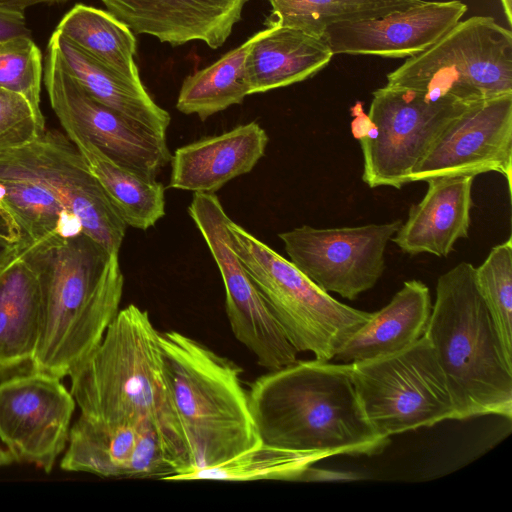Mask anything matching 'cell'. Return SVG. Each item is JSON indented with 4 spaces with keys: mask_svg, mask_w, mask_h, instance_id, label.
<instances>
[{
    "mask_svg": "<svg viewBox=\"0 0 512 512\" xmlns=\"http://www.w3.org/2000/svg\"><path fill=\"white\" fill-rule=\"evenodd\" d=\"M40 289V330L31 370L69 376L99 345L119 312L124 276L119 253L85 233L20 250Z\"/></svg>",
    "mask_w": 512,
    "mask_h": 512,
    "instance_id": "cell-1",
    "label": "cell"
},
{
    "mask_svg": "<svg viewBox=\"0 0 512 512\" xmlns=\"http://www.w3.org/2000/svg\"><path fill=\"white\" fill-rule=\"evenodd\" d=\"M160 332L149 313L120 309L93 352L69 375L81 415L112 424L153 425L178 468L193 462L164 374Z\"/></svg>",
    "mask_w": 512,
    "mask_h": 512,
    "instance_id": "cell-2",
    "label": "cell"
},
{
    "mask_svg": "<svg viewBox=\"0 0 512 512\" xmlns=\"http://www.w3.org/2000/svg\"><path fill=\"white\" fill-rule=\"evenodd\" d=\"M261 443L325 458L382 453L390 438L368 422L350 363L297 361L258 377L248 391Z\"/></svg>",
    "mask_w": 512,
    "mask_h": 512,
    "instance_id": "cell-3",
    "label": "cell"
},
{
    "mask_svg": "<svg viewBox=\"0 0 512 512\" xmlns=\"http://www.w3.org/2000/svg\"><path fill=\"white\" fill-rule=\"evenodd\" d=\"M424 336L444 374L457 420L512 418V358L478 290L475 267L460 262L438 277Z\"/></svg>",
    "mask_w": 512,
    "mask_h": 512,
    "instance_id": "cell-4",
    "label": "cell"
},
{
    "mask_svg": "<svg viewBox=\"0 0 512 512\" xmlns=\"http://www.w3.org/2000/svg\"><path fill=\"white\" fill-rule=\"evenodd\" d=\"M159 345L193 469L221 464L261 443L239 366L179 331L160 332Z\"/></svg>",
    "mask_w": 512,
    "mask_h": 512,
    "instance_id": "cell-5",
    "label": "cell"
},
{
    "mask_svg": "<svg viewBox=\"0 0 512 512\" xmlns=\"http://www.w3.org/2000/svg\"><path fill=\"white\" fill-rule=\"evenodd\" d=\"M231 245L286 337L298 352L328 362L372 312L322 290L290 260L229 219Z\"/></svg>",
    "mask_w": 512,
    "mask_h": 512,
    "instance_id": "cell-6",
    "label": "cell"
},
{
    "mask_svg": "<svg viewBox=\"0 0 512 512\" xmlns=\"http://www.w3.org/2000/svg\"><path fill=\"white\" fill-rule=\"evenodd\" d=\"M386 85L464 105L512 94V33L489 16L459 21L390 72Z\"/></svg>",
    "mask_w": 512,
    "mask_h": 512,
    "instance_id": "cell-7",
    "label": "cell"
},
{
    "mask_svg": "<svg viewBox=\"0 0 512 512\" xmlns=\"http://www.w3.org/2000/svg\"><path fill=\"white\" fill-rule=\"evenodd\" d=\"M467 106L389 85L373 92L368 114L358 102L351 131L363 155V182L396 189L410 183L432 144Z\"/></svg>",
    "mask_w": 512,
    "mask_h": 512,
    "instance_id": "cell-8",
    "label": "cell"
},
{
    "mask_svg": "<svg viewBox=\"0 0 512 512\" xmlns=\"http://www.w3.org/2000/svg\"><path fill=\"white\" fill-rule=\"evenodd\" d=\"M350 366L364 414L379 435L390 438L457 420L444 374L424 335L397 353Z\"/></svg>",
    "mask_w": 512,
    "mask_h": 512,
    "instance_id": "cell-9",
    "label": "cell"
},
{
    "mask_svg": "<svg viewBox=\"0 0 512 512\" xmlns=\"http://www.w3.org/2000/svg\"><path fill=\"white\" fill-rule=\"evenodd\" d=\"M188 214L221 274L227 318L235 338L269 371L298 361V351L245 270L231 245L229 216L214 193H194Z\"/></svg>",
    "mask_w": 512,
    "mask_h": 512,
    "instance_id": "cell-10",
    "label": "cell"
},
{
    "mask_svg": "<svg viewBox=\"0 0 512 512\" xmlns=\"http://www.w3.org/2000/svg\"><path fill=\"white\" fill-rule=\"evenodd\" d=\"M0 169L42 184L80 218L87 236L119 253L127 225L65 133L45 129L29 144L1 152Z\"/></svg>",
    "mask_w": 512,
    "mask_h": 512,
    "instance_id": "cell-11",
    "label": "cell"
},
{
    "mask_svg": "<svg viewBox=\"0 0 512 512\" xmlns=\"http://www.w3.org/2000/svg\"><path fill=\"white\" fill-rule=\"evenodd\" d=\"M43 82L61 126L75 129L117 164L156 179L170 161L166 137L91 97L66 71L50 43L44 59Z\"/></svg>",
    "mask_w": 512,
    "mask_h": 512,
    "instance_id": "cell-12",
    "label": "cell"
},
{
    "mask_svg": "<svg viewBox=\"0 0 512 512\" xmlns=\"http://www.w3.org/2000/svg\"><path fill=\"white\" fill-rule=\"evenodd\" d=\"M397 219L355 227L302 225L279 233L289 260L325 292L348 300L373 288L385 270V250Z\"/></svg>",
    "mask_w": 512,
    "mask_h": 512,
    "instance_id": "cell-13",
    "label": "cell"
},
{
    "mask_svg": "<svg viewBox=\"0 0 512 512\" xmlns=\"http://www.w3.org/2000/svg\"><path fill=\"white\" fill-rule=\"evenodd\" d=\"M76 402L61 379L28 370L0 382V441L15 462L50 473L66 449Z\"/></svg>",
    "mask_w": 512,
    "mask_h": 512,
    "instance_id": "cell-14",
    "label": "cell"
},
{
    "mask_svg": "<svg viewBox=\"0 0 512 512\" xmlns=\"http://www.w3.org/2000/svg\"><path fill=\"white\" fill-rule=\"evenodd\" d=\"M497 172L511 193L512 94L471 104L438 136L410 175V183Z\"/></svg>",
    "mask_w": 512,
    "mask_h": 512,
    "instance_id": "cell-15",
    "label": "cell"
},
{
    "mask_svg": "<svg viewBox=\"0 0 512 512\" xmlns=\"http://www.w3.org/2000/svg\"><path fill=\"white\" fill-rule=\"evenodd\" d=\"M467 11L458 0L424 1L386 15L328 26L322 39L335 54L414 56L439 40Z\"/></svg>",
    "mask_w": 512,
    "mask_h": 512,
    "instance_id": "cell-16",
    "label": "cell"
},
{
    "mask_svg": "<svg viewBox=\"0 0 512 512\" xmlns=\"http://www.w3.org/2000/svg\"><path fill=\"white\" fill-rule=\"evenodd\" d=\"M133 33L178 46L199 40L222 46L247 0H101Z\"/></svg>",
    "mask_w": 512,
    "mask_h": 512,
    "instance_id": "cell-17",
    "label": "cell"
},
{
    "mask_svg": "<svg viewBox=\"0 0 512 512\" xmlns=\"http://www.w3.org/2000/svg\"><path fill=\"white\" fill-rule=\"evenodd\" d=\"M269 137L256 122L177 148L171 156L168 187L214 193L232 179L250 172L264 155Z\"/></svg>",
    "mask_w": 512,
    "mask_h": 512,
    "instance_id": "cell-18",
    "label": "cell"
},
{
    "mask_svg": "<svg viewBox=\"0 0 512 512\" xmlns=\"http://www.w3.org/2000/svg\"><path fill=\"white\" fill-rule=\"evenodd\" d=\"M474 178L462 175L427 181L424 197L411 205L407 220L391 241L410 255L447 257L459 239L468 237Z\"/></svg>",
    "mask_w": 512,
    "mask_h": 512,
    "instance_id": "cell-19",
    "label": "cell"
},
{
    "mask_svg": "<svg viewBox=\"0 0 512 512\" xmlns=\"http://www.w3.org/2000/svg\"><path fill=\"white\" fill-rule=\"evenodd\" d=\"M36 272L19 250L0 270V377L32 367L40 330ZM28 371V370H27Z\"/></svg>",
    "mask_w": 512,
    "mask_h": 512,
    "instance_id": "cell-20",
    "label": "cell"
},
{
    "mask_svg": "<svg viewBox=\"0 0 512 512\" xmlns=\"http://www.w3.org/2000/svg\"><path fill=\"white\" fill-rule=\"evenodd\" d=\"M432 303L429 288L420 280L404 282L390 302L376 312L337 350L344 363L370 360L397 353L425 332Z\"/></svg>",
    "mask_w": 512,
    "mask_h": 512,
    "instance_id": "cell-21",
    "label": "cell"
},
{
    "mask_svg": "<svg viewBox=\"0 0 512 512\" xmlns=\"http://www.w3.org/2000/svg\"><path fill=\"white\" fill-rule=\"evenodd\" d=\"M332 56L321 37L269 26L260 31L246 58L250 94L301 82L323 69Z\"/></svg>",
    "mask_w": 512,
    "mask_h": 512,
    "instance_id": "cell-22",
    "label": "cell"
},
{
    "mask_svg": "<svg viewBox=\"0 0 512 512\" xmlns=\"http://www.w3.org/2000/svg\"><path fill=\"white\" fill-rule=\"evenodd\" d=\"M66 71L95 100L147 130L166 137L169 113L150 97L143 84L111 71L64 38L56 29L49 42Z\"/></svg>",
    "mask_w": 512,
    "mask_h": 512,
    "instance_id": "cell-23",
    "label": "cell"
},
{
    "mask_svg": "<svg viewBox=\"0 0 512 512\" xmlns=\"http://www.w3.org/2000/svg\"><path fill=\"white\" fill-rule=\"evenodd\" d=\"M127 226L147 230L165 215V188L108 158L69 126L62 127Z\"/></svg>",
    "mask_w": 512,
    "mask_h": 512,
    "instance_id": "cell-24",
    "label": "cell"
},
{
    "mask_svg": "<svg viewBox=\"0 0 512 512\" xmlns=\"http://www.w3.org/2000/svg\"><path fill=\"white\" fill-rule=\"evenodd\" d=\"M140 425L95 421L80 414L70 428L60 468L101 477L130 478Z\"/></svg>",
    "mask_w": 512,
    "mask_h": 512,
    "instance_id": "cell-25",
    "label": "cell"
},
{
    "mask_svg": "<svg viewBox=\"0 0 512 512\" xmlns=\"http://www.w3.org/2000/svg\"><path fill=\"white\" fill-rule=\"evenodd\" d=\"M56 30L111 71L142 84L134 61L137 48L134 33L109 11L76 4L62 17Z\"/></svg>",
    "mask_w": 512,
    "mask_h": 512,
    "instance_id": "cell-26",
    "label": "cell"
},
{
    "mask_svg": "<svg viewBox=\"0 0 512 512\" xmlns=\"http://www.w3.org/2000/svg\"><path fill=\"white\" fill-rule=\"evenodd\" d=\"M259 34L260 31L216 62L187 76L180 88L176 108L205 120L242 103L250 95L246 58Z\"/></svg>",
    "mask_w": 512,
    "mask_h": 512,
    "instance_id": "cell-27",
    "label": "cell"
},
{
    "mask_svg": "<svg viewBox=\"0 0 512 512\" xmlns=\"http://www.w3.org/2000/svg\"><path fill=\"white\" fill-rule=\"evenodd\" d=\"M325 457L260 443L215 466L193 469L169 476L165 481H255L312 478V465Z\"/></svg>",
    "mask_w": 512,
    "mask_h": 512,
    "instance_id": "cell-28",
    "label": "cell"
},
{
    "mask_svg": "<svg viewBox=\"0 0 512 512\" xmlns=\"http://www.w3.org/2000/svg\"><path fill=\"white\" fill-rule=\"evenodd\" d=\"M422 0H268L266 24L290 27L322 38L335 23L369 19L419 4Z\"/></svg>",
    "mask_w": 512,
    "mask_h": 512,
    "instance_id": "cell-29",
    "label": "cell"
},
{
    "mask_svg": "<svg viewBox=\"0 0 512 512\" xmlns=\"http://www.w3.org/2000/svg\"><path fill=\"white\" fill-rule=\"evenodd\" d=\"M478 290L489 310L506 354L512 358V241L494 246L475 267Z\"/></svg>",
    "mask_w": 512,
    "mask_h": 512,
    "instance_id": "cell-30",
    "label": "cell"
},
{
    "mask_svg": "<svg viewBox=\"0 0 512 512\" xmlns=\"http://www.w3.org/2000/svg\"><path fill=\"white\" fill-rule=\"evenodd\" d=\"M42 80V53L31 36L0 42V88L23 96L44 118L40 107Z\"/></svg>",
    "mask_w": 512,
    "mask_h": 512,
    "instance_id": "cell-31",
    "label": "cell"
},
{
    "mask_svg": "<svg viewBox=\"0 0 512 512\" xmlns=\"http://www.w3.org/2000/svg\"><path fill=\"white\" fill-rule=\"evenodd\" d=\"M45 129V119L23 96L0 88V153L29 144Z\"/></svg>",
    "mask_w": 512,
    "mask_h": 512,
    "instance_id": "cell-32",
    "label": "cell"
},
{
    "mask_svg": "<svg viewBox=\"0 0 512 512\" xmlns=\"http://www.w3.org/2000/svg\"><path fill=\"white\" fill-rule=\"evenodd\" d=\"M19 36H31L24 12L0 7V42Z\"/></svg>",
    "mask_w": 512,
    "mask_h": 512,
    "instance_id": "cell-33",
    "label": "cell"
},
{
    "mask_svg": "<svg viewBox=\"0 0 512 512\" xmlns=\"http://www.w3.org/2000/svg\"><path fill=\"white\" fill-rule=\"evenodd\" d=\"M19 246L13 243L0 220V270L5 267L17 254Z\"/></svg>",
    "mask_w": 512,
    "mask_h": 512,
    "instance_id": "cell-34",
    "label": "cell"
},
{
    "mask_svg": "<svg viewBox=\"0 0 512 512\" xmlns=\"http://www.w3.org/2000/svg\"><path fill=\"white\" fill-rule=\"evenodd\" d=\"M68 0H0V7L24 12V10L30 6L37 4H55V3H65Z\"/></svg>",
    "mask_w": 512,
    "mask_h": 512,
    "instance_id": "cell-35",
    "label": "cell"
},
{
    "mask_svg": "<svg viewBox=\"0 0 512 512\" xmlns=\"http://www.w3.org/2000/svg\"><path fill=\"white\" fill-rule=\"evenodd\" d=\"M14 461L10 452L0 445V467L12 464Z\"/></svg>",
    "mask_w": 512,
    "mask_h": 512,
    "instance_id": "cell-36",
    "label": "cell"
},
{
    "mask_svg": "<svg viewBox=\"0 0 512 512\" xmlns=\"http://www.w3.org/2000/svg\"><path fill=\"white\" fill-rule=\"evenodd\" d=\"M508 24H512V0H500Z\"/></svg>",
    "mask_w": 512,
    "mask_h": 512,
    "instance_id": "cell-37",
    "label": "cell"
}]
</instances>
